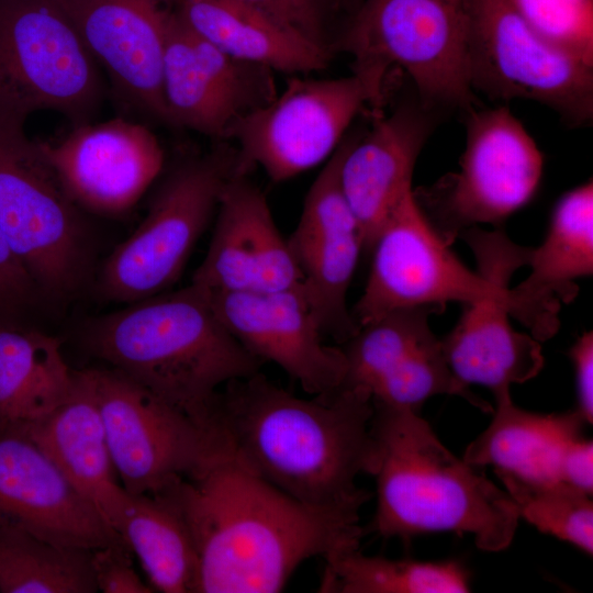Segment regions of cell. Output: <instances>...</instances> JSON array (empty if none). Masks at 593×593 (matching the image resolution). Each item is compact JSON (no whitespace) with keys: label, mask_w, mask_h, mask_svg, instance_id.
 Here are the masks:
<instances>
[{"label":"cell","mask_w":593,"mask_h":593,"mask_svg":"<svg viewBox=\"0 0 593 593\" xmlns=\"http://www.w3.org/2000/svg\"><path fill=\"white\" fill-rule=\"evenodd\" d=\"M373 405L363 389L299 398L259 372L217 393L209 429L230 460L314 508L359 516L371 494Z\"/></svg>","instance_id":"6da1fadb"},{"label":"cell","mask_w":593,"mask_h":593,"mask_svg":"<svg viewBox=\"0 0 593 593\" xmlns=\"http://www.w3.org/2000/svg\"><path fill=\"white\" fill-rule=\"evenodd\" d=\"M184 521L198 593L281 592L306 560L359 549V516L305 505L222 452L156 493Z\"/></svg>","instance_id":"7a4b0ae2"},{"label":"cell","mask_w":593,"mask_h":593,"mask_svg":"<svg viewBox=\"0 0 593 593\" xmlns=\"http://www.w3.org/2000/svg\"><path fill=\"white\" fill-rule=\"evenodd\" d=\"M83 343L206 430L219 391L264 363L227 331L206 290L193 283L91 320Z\"/></svg>","instance_id":"3957f363"},{"label":"cell","mask_w":593,"mask_h":593,"mask_svg":"<svg viewBox=\"0 0 593 593\" xmlns=\"http://www.w3.org/2000/svg\"><path fill=\"white\" fill-rule=\"evenodd\" d=\"M377 481L372 529L384 538L469 534L485 551L507 548L519 515L506 493L447 449L410 409L373 403Z\"/></svg>","instance_id":"277c9868"},{"label":"cell","mask_w":593,"mask_h":593,"mask_svg":"<svg viewBox=\"0 0 593 593\" xmlns=\"http://www.w3.org/2000/svg\"><path fill=\"white\" fill-rule=\"evenodd\" d=\"M469 0H363L333 48L353 57V74L378 105L387 75L403 69L428 109L479 104L469 78Z\"/></svg>","instance_id":"5b68a950"},{"label":"cell","mask_w":593,"mask_h":593,"mask_svg":"<svg viewBox=\"0 0 593 593\" xmlns=\"http://www.w3.org/2000/svg\"><path fill=\"white\" fill-rule=\"evenodd\" d=\"M97 63L58 0H0V126L42 110L90 122L104 92Z\"/></svg>","instance_id":"8992f818"},{"label":"cell","mask_w":593,"mask_h":593,"mask_svg":"<svg viewBox=\"0 0 593 593\" xmlns=\"http://www.w3.org/2000/svg\"><path fill=\"white\" fill-rule=\"evenodd\" d=\"M370 251L368 280L351 311L359 327L399 309L486 298L506 300L510 314L508 283L517 265L493 255L478 261V271L469 269L428 222L413 190L384 222Z\"/></svg>","instance_id":"52a82bcc"},{"label":"cell","mask_w":593,"mask_h":593,"mask_svg":"<svg viewBox=\"0 0 593 593\" xmlns=\"http://www.w3.org/2000/svg\"><path fill=\"white\" fill-rule=\"evenodd\" d=\"M234 175L235 152L222 148L183 158L169 169L145 219L104 261L101 296L131 304L172 286Z\"/></svg>","instance_id":"ba28073f"},{"label":"cell","mask_w":593,"mask_h":593,"mask_svg":"<svg viewBox=\"0 0 593 593\" xmlns=\"http://www.w3.org/2000/svg\"><path fill=\"white\" fill-rule=\"evenodd\" d=\"M80 208L23 128L0 126V231L40 292L65 298L87 264Z\"/></svg>","instance_id":"9c48e42d"},{"label":"cell","mask_w":593,"mask_h":593,"mask_svg":"<svg viewBox=\"0 0 593 593\" xmlns=\"http://www.w3.org/2000/svg\"><path fill=\"white\" fill-rule=\"evenodd\" d=\"M469 78L492 100L524 99L571 127L593 118V65L537 33L507 0H469Z\"/></svg>","instance_id":"30bf717a"},{"label":"cell","mask_w":593,"mask_h":593,"mask_svg":"<svg viewBox=\"0 0 593 593\" xmlns=\"http://www.w3.org/2000/svg\"><path fill=\"white\" fill-rule=\"evenodd\" d=\"M457 174L414 192L426 219L448 244L479 224H500L536 193L544 156L508 108H469Z\"/></svg>","instance_id":"8fae6325"},{"label":"cell","mask_w":593,"mask_h":593,"mask_svg":"<svg viewBox=\"0 0 593 593\" xmlns=\"http://www.w3.org/2000/svg\"><path fill=\"white\" fill-rule=\"evenodd\" d=\"M367 104L380 112L372 90L356 74L292 78L281 93L233 125L227 138L237 144L236 174L260 167L282 182L315 167L332 156Z\"/></svg>","instance_id":"7c38bea8"},{"label":"cell","mask_w":593,"mask_h":593,"mask_svg":"<svg viewBox=\"0 0 593 593\" xmlns=\"http://www.w3.org/2000/svg\"><path fill=\"white\" fill-rule=\"evenodd\" d=\"M123 489L156 494L220 452L212 433L114 369H87Z\"/></svg>","instance_id":"4fadbf2b"},{"label":"cell","mask_w":593,"mask_h":593,"mask_svg":"<svg viewBox=\"0 0 593 593\" xmlns=\"http://www.w3.org/2000/svg\"><path fill=\"white\" fill-rule=\"evenodd\" d=\"M350 135L343 138L310 187L298 225L287 239L302 275V292L323 335L346 343L359 329L347 291L362 236L340 183Z\"/></svg>","instance_id":"5bb4252c"},{"label":"cell","mask_w":593,"mask_h":593,"mask_svg":"<svg viewBox=\"0 0 593 593\" xmlns=\"http://www.w3.org/2000/svg\"><path fill=\"white\" fill-rule=\"evenodd\" d=\"M37 145L71 200L99 215L126 213L164 168L157 137L122 118L74 126L64 138Z\"/></svg>","instance_id":"9a60e30c"},{"label":"cell","mask_w":593,"mask_h":593,"mask_svg":"<svg viewBox=\"0 0 593 593\" xmlns=\"http://www.w3.org/2000/svg\"><path fill=\"white\" fill-rule=\"evenodd\" d=\"M206 292L221 322L256 358L279 366L311 395L342 389L344 351L323 343L302 290Z\"/></svg>","instance_id":"2e32d148"},{"label":"cell","mask_w":593,"mask_h":593,"mask_svg":"<svg viewBox=\"0 0 593 593\" xmlns=\"http://www.w3.org/2000/svg\"><path fill=\"white\" fill-rule=\"evenodd\" d=\"M118 99L169 124L163 63L172 0H58Z\"/></svg>","instance_id":"e0dca14e"},{"label":"cell","mask_w":593,"mask_h":593,"mask_svg":"<svg viewBox=\"0 0 593 593\" xmlns=\"http://www.w3.org/2000/svg\"><path fill=\"white\" fill-rule=\"evenodd\" d=\"M0 525L61 546L126 545L51 458L12 429H0Z\"/></svg>","instance_id":"ac0fdd59"},{"label":"cell","mask_w":593,"mask_h":593,"mask_svg":"<svg viewBox=\"0 0 593 593\" xmlns=\"http://www.w3.org/2000/svg\"><path fill=\"white\" fill-rule=\"evenodd\" d=\"M210 246L191 283L210 291L302 290V275L262 191L247 175L226 182Z\"/></svg>","instance_id":"d6986e66"},{"label":"cell","mask_w":593,"mask_h":593,"mask_svg":"<svg viewBox=\"0 0 593 593\" xmlns=\"http://www.w3.org/2000/svg\"><path fill=\"white\" fill-rule=\"evenodd\" d=\"M438 113L418 98L403 101L389 114H374L365 134L350 135L339 176L360 227L363 251L371 250L384 222L413 190L414 167Z\"/></svg>","instance_id":"ffe728a7"},{"label":"cell","mask_w":593,"mask_h":593,"mask_svg":"<svg viewBox=\"0 0 593 593\" xmlns=\"http://www.w3.org/2000/svg\"><path fill=\"white\" fill-rule=\"evenodd\" d=\"M528 277L510 288V316L539 342L552 337L560 325V302L578 294L575 279L593 272V182L564 193L551 214L541 245L530 248Z\"/></svg>","instance_id":"44dd1931"},{"label":"cell","mask_w":593,"mask_h":593,"mask_svg":"<svg viewBox=\"0 0 593 593\" xmlns=\"http://www.w3.org/2000/svg\"><path fill=\"white\" fill-rule=\"evenodd\" d=\"M12 430L31 438L97 510L105 524L120 535L127 492L115 478L87 369L75 371L70 393L48 415Z\"/></svg>","instance_id":"7402d4cb"},{"label":"cell","mask_w":593,"mask_h":593,"mask_svg":"<svg viewBox=\"0 0 593 593\" xmlns=\"http://www.w3.org/2000/svg\"><path fill=\"white\" fill-rule=\"evenodd\" d=\"M191 32L226 54L288 74L324 69L332 49L320 46L243 0H172Z\"/></svg>","instance_id":"603a6c76"},{"label":"cell","mask_w":593,"mask_h":593,"mask_svg":"<svg viewBox=\"0 0 593 593\" xmlns=\"http://www.w3.org/2000/svg\"><path fill=\"white\" fill-rule=\"evenodd\" d=\"M465 305L455 327L440 340L457 379L494 393L540 372L545 359L539 340L513 328L506 300L486 298Z\"/></svg>","instance_id":"cb8c5ba5"},{"label":"cell","mask_w":593,"mask_h":593,"mask_svg":"<svg viewBox=\"0 0 593 593\" xmlns=\"http://www.w3.org/2000/svg\"><path fill=\"white\" fill-rule=\"evenodd\" d=\"M491 424L467 447L463 460L473 467L493 466L526 480L555 483L562 446L581 436L585 422L578 410L537 414L517 407L510 389L494 392Z\"/></svg>","instance_id":"d4e9b609"},{"label":"cell","mask_w":593,"mask_h":593,"mask_svg":"<svg viewBox=\"0 0 593 593\" xmlns=\"http://www.w3.org/2000/svg\"><path fill=\"white\" fill-rule=\"evenodd\" d=\"M75 371L48 334L0 324V429H21L70 393Z\"/></svg>","instance_id":"484cf974"},{"label":"cell","mask_w":593,"mask_h":593,"mask_svg":"<svg viewBox=\"0 0 593 593\" xmlns=\"http://www.w3.org/2000/svg\"><path fill=\"white\" fill-rule=\"evenodd\" d=\"M120 536L137 556L152 588L198 593L199 561L178 511L158 494L127 493Z\"/></svg>","instance_id":"4316f807"},{"label":"cell","mask_w":593,"mask_h":593,"mask_svg":"<svg viewBox=\"0 0 593 593\" xmlns=\"http://www.w3.org/2000/svg\"><path fill=\"white\" fill-rule=\"evenodd\" d=\"M163 93L169 124L226 138L244 116L199 57L177 12L170 14L163 63Z\"/></svg>","instance_id":"83f0119b"},{"label":"cell","mask_w":593,"mask_h":593,"mask_svg":"<svg viewBox=\"0 0 593 593\" xmlns=\"http://www.w3.org/2000/svg\"><path fill=\"white\" fill-rule=\"evenodd\" d=\"M91 550L0 525L1 593H92Z\"/></svg>","instance_id":"f1b7e54d"},{"label":"cell","mask_w":593,"mask_h":593,"mask_svg":"<svg viewBox=\"0 0 593 593\" xmlns=\"http://www.w3.org/2000/svg\"><path fill=\"white\" fill-rule=\"evenodd\" d=\"M318 592L465 593L469 573L456 561L423 562L365 556L357 550L325 561Z\"/></svg>","instance_id":"f546056e"},{"label":"cell","mask_w":593,"mask_h":593,"mask_svg":"<svg viewBox=\"0 0 593 593\" xmlns=\"http://www.w3.org/2000/svg\"><path fill=\"white\" fill-rule=\"evenodd\" d=\"M443 309H399L359 327L342 348L346 358L342 389H363L370 393L379 379L433 334L428 317Z\"/></svg>","instance_id":"4dcf8cb0"},{"label":"cell","mask_w":593,"mask_h":593,"mask_svg":"<svg viewBox=\"0 0 593 593\" xmlns=\"http://www.w3.org/2000/svg\"><path fill=\"white\" fill-rule=\"evenodd\" d=\"M519 517L541 533L568 541L588 555L593 552L591 495L563 482L541 483L495 470Z\"/></svg>","instance_id":"1f68e13d"},{"label":"cell","mask_w":593,"mask_h":593,"mask_svg":"<svg viewBox=\"0 0 593 593\" xmlns=\"http://www.w3.org/2000/svg\"><path fill=\"white\" fill-rule=\"evenodd\" d=\"M370 394L373 403L415 412H419L424 402L434 395H458L482 412H493L486 401L456 378L445 358L441 342L434 333L379 379Z\"/></svg>","instance_id":"d6a6232c"},{"label":"cell","mask_w":593,"mask_h":593,"mask_svg":"<svg viewBox=\"0 0 593 593\" xmlns=\"http://www.w3.org/2000/svg\"><path fill=\"white\" fill-rule=\"evenodd\" d=\"M541 36L593 65V0H507Z\"/></svg>","instance_id":"836d02e7"},{"label":"cell","mask_w":593,"mask_h":593,"mask_svg":"<svg viewBox=\"0 0 593 593\" xmlns=\"http://www.w3.org/2000/svg\"><path fill=\"white\" fill-rule=\"evenodd\" d=\"M124 544L91 550V568L97 589L104 593H150L153 588L142 581L133 568Z\"/></svg>","instance_id":"e575fe53"},{"label":"cell","mask_w":593,"mask_h":593,"mask_svg":"<svg viewBox=\"0 0 593 593\" xmlns=\"http://www.w3.org/2000/svg\"><path fill=\"white\" fill-rule=\"evenodd\" d=\"M270 14L309 41L333 49L326 40L327 0H243Z\"/></svg>","instance_id":"d590c367"},{"label":"cell","mask_w":593,"mask_h":593,"mask_svg":"<svg viewBox=\"0 0 593 593\" xmlns=\"http://www.w3.org/2000/svg\"><path fill=\"white\" fill-rule=\"evenodd\" d=\"M38 293L33 278L0 231V318L29 305Z\"/></svg>","instance_id":"8d00e7d4"},{"label":"cell","mask_w":593,"mask_h":593,"mask_svg":"<svg viewBox=\"0 0 593 593\" xmlns=\"http://www.w3.org/2000/svg\"><path fill=\"white\" fill-rule=\"evenodd\" d=\"M593 443L581 436L568 440L558 459V478L577 490L592 495Z\"/></svg>","instance_id":"74e56055"},{"label":"cell","mask_w":593,"mask_h":593,"mask_svg":"<svg viewBox=\"0 0 593 593\" xmlns=\"http://www.w3.org/2000/svg\"><path fill=\"white\" fill-rule=\"evenodd\" d=\"M570 357L575 369L578 411L586 423L593 421V333H583L572 345Z\"/></svg>","instance_id":"f35d334b"}]
</instances>
